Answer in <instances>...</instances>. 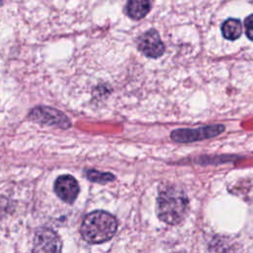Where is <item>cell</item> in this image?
<instances>
[{
    "mask_svg": "<svg viewBox=\"0 0 253 253\" xmlns=\"http://www.w3.org/2000/svg\"><path fill=\"white\" fill-rule=\"evenodd\" d=\"M189 201L183 190L175 186H167L157 196V215L167 224L180 223L186 216Z\"/></svg>",
    "mask_w": 253,
    "mask_h": 253,
    "instance_id": "obj_1",
    "label": "cell"
},
{
    "mask_svg": "<svg viewBox=\"0 0 253 253\" xmlns=\"http://www.w3.org/2000/svg\"><path fill=\"white\" fill-rule=\"evenodd\" d=\"M117 228L118 221L113 214L105 211H94L84 217L80 233L88 243L98 244L110 240Z\"/></svg>",
    "mask_w": 253,
    "mask_h": 253,
    "instance_id": "obj_2",
    "label": "cell"
},
{
    "mask_svg": "<svg viewBox=\"0 0 253 253\" xmlns=\"http://www.w3.org/2000/svg\"><path fill=\"white\" fill-rule=\"evenodd\" d=\"M223 130L222 125H211L198 128H177L171 132V139L181 143L200 141L216 136Z\"/></svg>",
    "mask_w": 253,
    "mask_h": 253,
    "instance_id": "obj_3",
    "label": "cell"
},
{
    "mask_svg": "<svg viewBox=\"0 0 253 253\" xmlns=\"http://www.w3.org/2000/svg\"><path fill=\"white\" fill-rule=\"evenodd\" d=\"M29 118L39 124L55 126L61 128H68L71 126V122L62 112L50 107L38 106L30 112Z\"/></svg>",
    "mask_w": 253,
    "mask_h": 253,
    "instance_id": "obj_4",
    "label": "cell"
},
{
    "mask_svg": "<svg viewBox=\"0 0 253 253\" xmlns=\"http://www.w3.org/2000/svg\"><path fill=\"white\" fill-rule=\"evenodd\" d=\"M62 243L57 233L47 227L37 230L34 242L33 253H61Z\"/></svg>",
    "mask_w": 253,
    "mask_h": 253,
    "instance_id": "obj_5",
    "label": "cell"
},
{
    "mask_svg": "<svg viewBox=\"0 0 253 253\" xmlns=\"http://www.w3.org/2000/svg\"><path fill=\"white\" fill-rule=\"evenodd\" d=\"M138 50L147 57L157 58L165 51V46L158 32L150 29L143 33L137 40Z\"/></svg>",
    "mask_w": 253,
    "mask_h": 253,
    "instance_id": "obj_6",
    "label": "cell"
},
{
    "mask_svg": "<svg viewBox=\"0 0 253 253\" xmlns=\"http://www.w3.org/2000/svg\"><path fill=\"white\" fill-rule=\"evenodd\" d=\"M53 189L56 196L67 204H72L79 194V185L71 175L59 176L54 182Z\"/></svg>",
    "mask_w": 253,
    "mask_h": 253,
    "instance_id": "obj_7",
    "label": "cell"
},
{
    "mask_svg": "<svg viewBox=\"0 0 253 253\" xmlns=\"http://www.w3.org/2000/svg\"><path fill=\"white\" fill-rule=\"evenodd\" d=\"M151 4L146 0H131L126 5V13L133 20L143 18L150 10Z\"/></svg>",
    "mask_w": 253,
    "mask_h": 253,
    "instance_id": "obj_8",
    "label": "cell"
},
{
    "mask_svg": "<svg viewBox=\"0 0 253 253\" xmlns=\"http://www.w3.org/2000/svg\"><path fill=\"white\" fill-rule=\"evenodd\" d=\"M222 36L229 41H235L242 34V24L238 19H227L221 25Z\"/></svg>",
    "mask_w": 253,
    "mask_h": 253,
    "instance_id": "obj_9",
    "label": "cell"
},
{
    "mask_svg": "<svg viewBox=\"0 0 253 253\" xmlns=\"http://www.w3.org/2000/svg\"><path fill=\"white\" fill-rule=\"evenodd\" d=\"M85 175L88 180L96 183H101V184H105V183L114 181L116 179V177L112 173H108V172L102 173L94 169H89L85 171Z\"/></svg>",
    "mask_w": 253,
    "mask_h": 253,
    "instance_id": "obj_10",
    "label": "cell"
},
{
    "mask_svg": "<svg viewBox=\"0 0 253 253\" xmlns=\"http://www.w3.org/2000/svg\"><path fill=\"white\" fill-rule=\"evenodd\" d=\"M252 19H253V15L250 14L247 16V18L245 19V32H246V36L247 38L251 41L253 39L252 37V33H253V22H252Z\"/></svg>",
    "mask_w": 253,
    "mask_h": 253,
    "instance_id": "obj_11",
    "label": "cell"
},
{
    "mask_svg": "<svg viewBox=\"0 0 253 253\" xmlns=\"http://www.w3.org/2000/svg\"><path fill=\"white\" fill-rule=\"evenodd\" d=\"M8 210H9L8 200L5 197L0 196V220L6 215V213L8 212Z\"/></svg>",
    "mask_w": 253,
    "mask_h": 253,
    "instance_id": "obj_12",
    "label": "cell"
}]
</instances>
